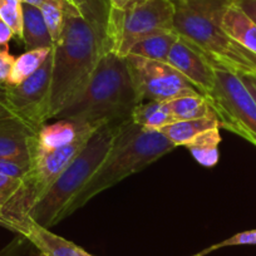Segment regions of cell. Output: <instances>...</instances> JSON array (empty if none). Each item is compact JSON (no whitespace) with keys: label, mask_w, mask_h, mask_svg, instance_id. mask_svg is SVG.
<instances>
[{"label":"cell","mask_w":256,"mask_h":256,"mask_svg":"<svg viewBox=\"0 0 256 256\" xmlns=\"http://www.w3.org/2000/svg\"><path fill=\"white\" fill-rule=\"evenodd\" d=\"M132 0H108V3H110V8H114V9H122L127 6L128 3H131Z\"/></svg>","instance_id":"f546056e"},{"label":"cell","mask_w":256,"mask_h":256,"mask_svg":"<svg viewBox=\"0 0 256 256\" xmlns=\"http://www.w3.org/2000/svg\"><path fill=\"white\" fill-rule=\"evenodd\" d=\"M176 6L172 0H132L124 8H110L106 48L127 56L132 46L160 32L174 29Z\"/></svg>","instance_id":"5b68a950"},{"label":"cell","mask_w":256,"mask_h":256,"mask_svg":"<svg viewBox=\"0 0 256 256\" xmlns=\"http://www.w3.org/2000/svg\"><path fill=\"white\" fill-rule=\"evenodd\" d=\"M53 48V46H52ZM52 48H42L26 50L22 56H16L14 62L13 70H12L10 77L6 86H18L22 82L30 77L43 66L46 56L50 53Z\"/></svg>","instance_id":"ffe728a7"},{"label":"cell","mask_w":256,"mask_h":256,"mask_svg":"<svg viewBox=\"0 0 256 256\" xmlns=\"http://www.w3.org/2000/svg\"><path fill=\"white\" fill-rule=\"evenodd\" d=\"M220 142V127H216L200 134L184 147L188 148V151L198 164L208 168L218 164V157H220V152H218Z\"/></svg>","instance_id":"d6986e66"},{"label":"cell","mask_w":256,"mask_h":256,"mask_svg":"<svg viewBox=\"0 0 256 256\" xmlns=\"http://www.w3.org/2000/svg\"><path fill=\"white\" fill-rule=\"evenodd\" d=\"M14 33L10 26L0 18V49L9 46V42L13 39Z\"/></svg>","instance_id":"83f0119b"},{"label":"cell","mask_w":256,"mask_h":256,"mask_svg":"<svg viewBox=\"0 0 256 256\" xmlns=\"http://www.w3.org/2000/svg\"><path fill=\"white\" fill-rule=\"evenodd\" d=\"M0 18L13 30L14 36H23V3L20 0H0Z\"/></svg>","instance_id":"603a6c76"},{"label":"cell","mask_w":256,"mask_h":256,"mask_svg":"<svg viewBox=\"0 0 256 256\" xmlns=\"http://www.w3.org/2000/svg\"><path fill=\"white\" fill-rule=\"evenodd\" d=\"M216 127H220L216 118H198V120H177L160 130V132L166 136V138L174 147H177L186 146L200 134Z\"/></svg>","instance_id":"2e32d148"},{"label":"cell","mask_w":256,"mask_h":256,"mask_svg":"<svg viewBox=\"0 0 256 256\" xmlns=\"http://www.w3.org/2000/svg\"><path fill=\"white\" fill-rule=\"evenodd\" d=\"M166 103L171 110L174 122L198 118H216L210 102L202 94L184 96Z\"/></svg>","instance_id":"ac0fdd59"},{"label":"cell","mask_w":256,"mask_h":256,"mask_svg":"<svg viewBox=\"0 0 256 256\" xmlns=\"http://www.w3.org/2000/svg\"><path fill=\"white\" fill-rule=\"evenodd\" d=\"M0 211H2V208H0Z\"/></svg>","instance_id":"d590c367"},{"label":"cell","mask_w":256,"mask_h":256,"mask_svg":"<svg viewBox=\"0 0 256 256\" xmlns=\"http://www.w3.org/2000/svg\"><path fill=\"white\" fill-rule=\"evenodd\" d=\"M134 90L140 100L170 102L184 96L201 94L178 70L164 62L127 56Z\"/></svg>","instance_id":"52a82bcc"},{"label":"cell","mask_w":256,"mask_h":256,"mask_svg":"<svg viewBox=\"0 0 256 256\" xmlns=\"http://www.w3.org/2000/svg\"><path fill=\"white\" fill-rule=\"evenodd\" d=\"M53 52L34 74L18 86H4V104L9 112L38 131L43 124L44 110L52 80Z\"/></svg>","instance_id":"ba28073f"},{"label":"cell","mask_w":256,"mask_h":256,"mask_svg":"<svg viewBox=\"0 0 256 256\" xmlns=\"http://www.w3.org/2000/svg\"><path fill=\"white\" fill-rule=\"evenodd\" d=\"M174 148L160 131L140 127L131 118L122 120L110 154L92 178L62 212L59 221L80 210L98 194L110 188L126 177L142 171Z\"/></svg>","instance_id":"3957f363"},{"label":"cell","mask_w":256,"mask_h":256,"mask_svg":"<svg viewBox=\"0 0 256 256\" xmlns=\"http://www.w3.org/2000/svg\"><path fill=\"white\" fill-rule=\"evenodd\" d=\"M221 28L231 39L256 56V23L232 0L220 19Z\"/></svg>","instance_id":"4fadbf2b"},{"label":"cell","mask_w":256,"mask_h":256,"mask_svg":"<svg viewBox=\"0 0 256 256\" xmlns=\"http://www.w3.org/2000/svg\"><path fill=\"white\" fill-rule=\"evenodd\" d=\"M130 118L134 124L154 131H160L174 122L167 103L157 100H147L146 103L137 104L132 110Z\"/></svg>","instance_id":"e0dca14e"},{"label":"cell","mask_w":256,"mask_h":256,"mask_svg":"<svg viewBox=\"0 0 256 256\" xmlns=\"http://www.w3.org/2000/svg\"><path fill=\"white\" fill-rule=\"evenodd\" d=\"M39 256H46V255H44V254L40 252V254H39Z\"/></svg>","instance_id":"e575fe53"},{"label":"cell","mask_w":256,"mask_h":256,"mask_svg":"<svg viewBox=\"0 0 256 256\" xmlns=\"http://www.w3.org/2000/svg\"><path fill=\"white\" fill-rule=\"evenodd\" d=\"M178 38L180 34L177 33L176 29L160 32L134 44L128 56H141V58L167 63L170 52Z\"/></svg>","instance_id":"9a60e30c"},{"label":"cell","mask_w":256,"mask_h":256,"mask_svg":"<svg viewBox=\"0 0 256 256\" xmlns=\"http://www.w3.org/2000/svg\"><path fill=\"white\" fill-rule=\"evenodd\" d=\"M80 256H92V255H90V254H88L87 251L83 250L82 248H80Z\"/></svg>","instance_id":"d6a6232c"},{"label":"cell","mask_w":256,"mask_h":256,"mask_svg":"<svg viewBox=\"0 0 256 256\" xmlns=\"http://www.w3.org/2000/svg\"><path fill=\"white\" fill-rule=\"evenodd\" d=\"M94 126L103 124H80L66 120H58L52 124H43L36 134V152H52L63 148L74 142L88 128Z\"/></svg>","instance_id":"7c38bea8"},{"label":"cell","mask_w":256,"mask_h":256,"mask_svg":"<svg viewBox=\"0 0 256 256\" xmlns=\"http://www.w3.org/2000/svg\"><path fill=\"white\" fill-rule=\"evenodd\" d=\"M242 245H256V228L255 230L242 231V232L235 234L231 238H226V240L221 241V242L211 245L210 248H205V250L200 251V252L195 254L192 256H206L208 254L214 252V251L218 250V248H228V246H242Z\"/></svg>","instance_id":"d4e9b609"},{"label":"cell","mask_w":256,"mask_h":256,"mask_svg":"<svg viewBox=\"0 0 256 256\" xmlns=\"http://www.w3.org/2000/svg\"><path fill=\"white\" fill-rule=\"evenodd\" d=\"M205 97L215 112L220 128L256 147V102L238 74L215 67V86Z\"/></svg>","instance_id":"8992f818"},{"label":"cell","mask_w":256,"mask_h":256,"mask_svg":"<svg viewBox=\"0 0 256 256\" xmlns=\"http://www.w3.org/2000/svg\"><path fill=\"white\" fill-rule=\"evenodd\" d=\"M8 116H13V114L9 112V110L6 108V106L4 104V102H2V100H0V118L8 117Z\"/></svg>","instance_id":"4dcf8cb0"},{"label":"cell","mask_w":256,"mask_h":256,"mask_svg":"<svg viewBox=\"0 0 256 256\" xmlns=\"http://www.w3.org/2000/svg\"><path fill=\"white\" fill-rule=\"evenodd\" d=\"M0 100L4 102V87H0Z\"/></svg>","instance_id":"836d02e7"},{"label":"cell","mask_w":256,"mask_h":256,"mask_svg":"<svg viewBox=\"0 0 256 256\" xmlns=\"http://www.w3.org/2000/svg\"><path fill=\"white\" fill-rule=\"evenodd\" d=\"M84 18L106 29L110 14L108 0H68Z\"/></svg>","instance_id":"7402d4cb"},{"label":"cell","mask_w":256,"mask_h":256,"mask_svg":"<svg viewBox=\"0 0 256 256\" xmlns=\"http://www.w3.org/2000/svg\"><path fill=\"white\" fill-rule=\"evenodd\" d=\"M16 58V56L9 52V46L0 49V87H4L8 83Z\"/></svg>","instance_id":"484cf974"},{"label":"cell","mask_w":256,"mask_h":256,"mask_svg":"<svg viewBox=\"0 0 256 256\" xmlns=\"http://www.w3.org/2000/svg\"><path fill=\"white\" fill-rule=\"evenodd\" d=\"M26 50L42 48H52L54 44L49 34L40 9L23 3V36Z\"/></svg>","instance_id":"5bb4252c"},{"label":"cell","mask_w":256,"mask_h":256,"mask_svg":"<svg viewBox=\"0 0 256 256\" xmlns=\"http://www.w3.org/2000/svg\"><path fill=\"white\" fill-rule=\"evenodd\" d=\"M68 0H46L39 9L42 12L44 22L46 24L49 34L56 43L60 36L64 26V16H66V6Z\"/></svg>","instance_id":"44dd1931"},{"label":"cell","mask_w":256,"mask_h":256,"mask_svg":"<svg viewBox=\"0 0 256 256\" xmlns=\"http://www.w3.org/2000/svg\"><path fill=\"white\" fill-rule=\"evenodd\" d=\"M20 2L24 4H29V6H36V8H39V6H40L46 0H20Z\"/></svg>","instance_id":"1f68e13d"},{"label":"cell","mask_w":256,"mask_h":256,"mask_svg":"<svg viewBox=\"0 0 256 256\" xmlns=\"http://www.w3.org/2000/svg\"><path fill=\"white\" fill-rule=\"evenodd\" d=\"M167 63L178 70L202 96L214 90L215 66L188 39L180 36L170 52Z\"/></svg>","instance_id":"9c48e42d"},{"label":"cell","mask_w":256,"mask_h":256,"mask_svg":"<svg viewBox=\"0 0 256 256\" xmlns=\"http://www.w3.org/2000/svg\"><path fill=\"white\" fill-rule=\"evenodd\" d=\"M106 49V29L80 13L68 2L64 26L53 44V67L44 120H54L87 86Z\"/></svg>","instance_id":"6da1fadb"},{"label":"cell","mask_w":256,"mask_h":256,"mask_svg":"<svg viewBox=\"0 0 256 256\" xmlns=\"http://www.w3.org/2000/svg\"><path fill=\"white\" fill-rule=\"evenodd\" d=\"M122 120H110L90 136L82 151L64 168L48 191L32 208L29 216L34 221L48 228L59 222L62 212L92 178L110 154Z\"/></svg>","instance_id":"277c9868"},{"label":"cell","mask_w":256,"mask_h":256,"mask_svg":"<svg viewBox=\"0 0 256 256\" xmlns=\"http://www.w3.org/2000/svg\"><path fill=\"white\" fill-rule=\"evenodd\" d=\"M23 187V178L0 174V214L10 208Z\"/></svg>","instance_id":"cb8c5ba5"},{"label":"cell","mask_w":256,"mask_h":256,"mask_svg":"<svg viewBox=\"0 0 256 256\" xmlns=\"http://www.w3.org/2000/svg\"><path fill=\"white\" fill-rule=\"evenodd\" d=\"M10 231L23 236L46 256H80V246L53 234L30 216L14 224Z\"/></svg>","instance_id":"8fae6325"},{"label":"cell","mask_w":256,"mask_h":256,"mask_svg":"<svg viewBox=\"0 0 256 256\" xmlns=\"http://www.w3.org/2000/svg\"><path fill=\"white\" fill-rule=\"evenodd\" d=\"M235 3L256 23V0H235Z\"/></svg>","instance_id":"f1b7e54d"},{"label":"cell","mask_w":256,"mask_h":256,"mask_svg":"<svg viewBox=\"0 0 256 256\" xmlns=\"http://www.w3.org/2000/svg\"><path fill=\"white\" fill-rule=\"evenodd\" d=\"M38 131L16 116L0 118V160L33 164Z\"/></svg>","instance_id":"30bf717a"},{"label":"cell","mask_w":256,"mask_h":256,"mask_svg":"<svg viewBox=\"0 0 256 256\" xmlns=\"http://www.w3.org/2000/svg\"><path fill=\"white\" fill-rule=\"evenodd\" d=\"M29 168H30L29 164L9 161V160H0V174H2L16 177V178H24L26 174H28Z\"/></svg>","instance_id":"4316f807"},{"label":"cell","mask_w":256,"mask_h":256,"mask_svg":"<svg viewBox=\"0 0 256 256\" xmlns=\"http://www.w3.org/2000/svg\"><path fill=\"white\" fill-rule=\"evenodd\" d=\"M140 103L142 102L134 90L126 56L106 48L87 86L54 120L104 124L130 118L132 110Z\"/></svg>","instance_id":"7a4b0ae2"}]
</instances>
